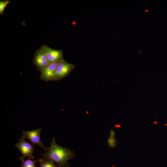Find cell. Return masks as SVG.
Instances as JSON below:
<instances>
[{"label":"cell","instance_id":"obj_4","mask_svg":"<svg viewBox=\"0 0 167 167\" xmlns=\"http://www.w3.org/2000/svg\"><path fill=\"white\" fill-rule=\"evenodd\" d=\"M41 130V128H39L30 131H23L22 136L29 139L33 145H37L43 148L45 151H46L48 148L44 146L40 139Z\"/></svg>","mask_w":167,"mask_h":167},{"label":"cell","instance_id":"obj_9","mask_svg":"<svg viewBox=\"0 0 167 167\" xmlns=\"http://www.w3.org/2000/svg\"><path fill=\"white\" fill-rule=\"evenodd\" d=\"M22 162L20 167H36V164L37 162L35 160L28 158L25 160L24 159H20Z\"/></svg>","mask_w":167,"mask_h":167},{"label":"cell","instance_id":"obj_7","mask_svg":"<svg viewBox=\"0 0 167 167\" xmlns=\"http://www.w3.org/2000/svg\"><path fill=\"white\" fill-rule=\"evenodd\" d=\"M60 62L49 64L41 72L40 79L46 82L53 81L55 75L57 66Z\"/></svg>","mask_w":167,"mask_h":167},{"label":"cell","instance_id":"obj_11","mask_svg":"<svg viewBox=\"0 0 167 167\" xmlns=\"http://www.w3.org/2000/svg\"><path fill=\"white\" fill-rule=\"evenodd\" d=\"M107 142L109 146L111 148L115 147L116 145V141L114 136H110L108 139Z\"/></svg>","mask_w":167,"mask_h":167},{"label":"cell","instance_id":"obj_14","mask_svg":"<svg viewBox=\"0 0 167 167\" xmlns=\"http://www.w3.org/2000/svg\"><path fill=\"white\" fill-rule=\"evenodd\" d=\"M154 123H155V124H156L157 122H154Z\"/></svg>","mask_w":167,"mask_h":167},{"label":"cell","instance_id":"obj_3","mask_svg":"<svg viewBox=\"0 0 167 167\" xmlns=\"http://www.w3.org/2000/svg\"><path fill=\"white\" fill-rule=\"evenodd\" d=\"M75 67L74 64L68 63L64 60L60 61L57 66L53 81H59L67 76Z\"/></svg>","mask_w":167,"mask_h":167},{"label":"cell","instance_id":"obj_1","mask_svg":"<svg viewBox=\"0 0 167 167\" xmlns=\"http://www.w3.org/2000/svg\"><path fill=\"white\" fill-rule=\"evenodd\" d=\"M74 155L73 151L58 145L54 137L52 139L47 152L42 155L44 158L55 163L59 167L68 165V161L73 158Z\"/></svg>","mask_w":167,"mask_h":167},{"label":"cell","instance_id":"obj_16","mask_svg":"<svg viewBox=\"0 0 167 167\" xmlns=\"http://www.w3.org/2000/svg\"><path fill=\"white\" fill-rule=\"evenodd\" d=\"M112 167H115L114 166H113Z\"/></svg>","mask_w":167,"mask_h":167},{"label":"cell","instance_id":"obj_15","mask_svg":"<svg viewBox=\"0 0 167 167\" xmlns=\"http://www.w3.org/2000/svg\"><path fill=\"white\" fill-rule=\"evenodd\" d=\"M66 167H70L69 166H68V165H67Z\"/></svg>","mask_w":167,"mask_h":167},{"label":"cell","instance_id":"obj_2","mask_svg":"<svg viewBox=\"0 0 167 167\" xmlns=\"http://www.w3.org/2000/svg\"><path fill=\"white\" fill-rule=\"evenodd\" d=\"M32 145L27 142L23 137L20 138L18 142L15 145L22 154V156L19 158V159H24L26 157L32 160L34 158L33 153L35 149Z\"/></svg>","mask_w":167,"mask_h":167},{"label":"cell","instance_id":"obj_12","mask_svg":"<svg viewBox=\"0 0 167 167\" xmlns=\"http://www.w3.org/2000/svg\"><path fill=\"white\" fill-rule=\"evenodd\" d=\"M115 134L113 130H111L110 131V135L114 136Z\"/></svg>","mask_w":167,"mask_h":167},{"label":"cell","instance_id":"obj_10","mask_svg":"<svg viewBox=\"0 0 167 167\" xmlns=\"http://www.w3.org/2000/svg\"><path fill=\"white\" fill-rule=\"evenodd\" d=\"M11 2V1L9 0L1 1H0V14L1 15L3 14L6 7Z\"/></svg>","mask_w":167,"mask_h":167},{"label":"cell","instance_id":"obj_6","mask_svg":"<svg viewBox=\"0 0 167 167\" xmlns=\"http://www.w3.org/2000/svg\"><path fill=\"white\" fill-rule=\"evenodd\" d=\"M41 46L46 55L49 65L64 60L62 50L54 49L45 45Z\"/></svg>","mask_w":167,"mask_h":167},{"label":"cell","instance_id":"obj_8","mask_svg":"<svg viewBox=\"0 0 167 167\" xmlns=\"http://www.w3.org/2000/svg\"><path fill=\"white\" fill-rule=\"evenodd\" d=\"M37 161L39 163V167H59L52 161L44 158L39 159Z\"/></svg>","mask_w":167,"mask_h":167},{"label":"cell","instance_id":"obj_5","mask_svg":"<svg viewBox=\"0 0 167 167\" xmlns=\"http://www.w3.org/2000/svg\"><path fill=\"white\" fill-rule=\"evenodd\" d=\"M33 63L41 72L49 65L46 55L42 46L34 53Z\"/></svg>","mask_w":167,"mask_h":167},{"label":"cell","instance_id":"obj_13","mask_svg":"<svg viewBox=\"0 0 167 167\" xmlns=\"http://www.w3.org/2000/svg\"><path fill=\"white\" fill-rule=\"evenodd\" d=\"M114 126H115L116 127H117L118 128H119V127H121V126L120 125H117Z\"/></svg>","mask_w":167,"mask_h":167}]
</instances>
